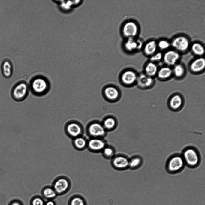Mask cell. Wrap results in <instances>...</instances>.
Segmentation results:
<instances>
[{"label": "cell", "mask_w": 205, "mask_h": 205, "mask_svg": "<svg viewBox=\"0 0 205 205\" xmlns=\"http://www.w3.org/2000/svg\"><path fill=\"white\" fill-rule=\"evenodd\" d=\"M190 46L191 52L194 55L201 56L204 54V47L201 43L198 42H194Z\"/></svg>", "instance_id": "cell-24"}, {"label": "cell", "mask_w": 205, "mask_h": 205, "mask_svg": "<svg viewBox=\"0 0 205 205\" xmlns=\"http://www.w3.org/2000/svg\"><path fill=\"white\" fill-rule=\"evenodd\" d=\"M157 46L161 50H165L168 49L170 46V43L167 40L161 39L157 43Z\"/></svg>", "instance_id": "cell-31"}, {"label": "cell", "mask_w": 205, "mask_h": 205, "mask_svg": "<svg viewBox=\"0 0 205 205\" xmlns=\"http://www.w3.org/2000/svg\"><path fill=\"white\" fill-rule=\"evenodd\" d=\"M88 140L82 135L73 139L72 143L74 147L78 151H82L87 148Z\"/></svg>", "instance_id": "cell-19"}, {"label": "cell", "mask_w": 205, "mask_h": 205, "mask_svg": "<svg viewBox=\"0 0 205 205\" xmlns=\"http://www.w3.org/2000/svg\"><path fill=\"white\" fill-rule=\"evenodd\" d=\"M135 38L127 39L124 44L125 50L129 52H133L141 48L142 46V42Z\"/></svg>", "instance_id": "cell-15"}, {"label": "cell", "mask_w": 205, "mask_h": 205, "mask_svg": "<svg viewBox=\"0 0 205 205\" xmlns=\"http://www.w3.org/2000/svg\"><path fill=\"white\" fill-rule=\"evenodd\" d=\"M64 130L66 134L73 139L82 135L83 128L81 124L75 120H70L65 124Z\"/></svg>", "instance_id": "cell-4"}, {"label": "cell", "mask_w": 205, "mask_h": 205, "mask_svg": "<svg viewBox=\"0 0 205 205\" xmlns=\"http://www.w3.org/2000/svg\"><path fill=\"white\" fill-rule=\"evenodd\" d=\"M157 43L154 40L147 41L143 47V52L147 56H151L156 52L158 49Z\"/></svg>", "instance_id": "cell-18"}, {"label": "cell", "mask_w": 205, "mask_h": 205, "mask_svg": "<svg viewBox=\"0 0 205 205\" xmlns=\"http://www.w3.org/2000/svg\"><path fill=\"white\" fill-rule=\"evenodd\" d=\"M102 124L107 132L114 130L116 127V122L115 119L112 117H110L104 119Z\"/></svg>", "instance_id": "cell-27"}, {"label": "cell", "mask_w": 205, "mask_h": 205, "mask_svg": "<svg viewBox=\"0 0 205 205\" xmlns=\"http://www.w3.org/2000/svg\"><path fill=\"white\" fill-rule=\"evenodd\" d=\"M86 131L90 138H104L107 135V132L102 124L97 122L90 124L87 128Z\"/></svg>", "instance_id": "cell-7"}, {"label": "cell", "mask_w": 205, "mask_h": 205, "mask_svg": "<svg viewBox=\"0 0 205 205\" xmlns=\"http://www.w3.org/2000/svg\"><path fill=\"white\" fill-rule=\"evenodd\" d=\"M138 76L134 71L127 70L124 71L122 75L121 79L124 84L130 85L137 81Z\"/></svg>", "instance_id": "cell-16"}, {"label": "cell", "mask_w": 205, "mask_h": 205, "mask_svg": "<svg viewBox=\"0 0 205 205\" xmlns=\"http://www.w3.org/2000/svg\"><path fill=\"white\" fill-rule=\"evenodd\" d=\"M107 144L104 138H89L88 140L87 148L92 152L100 153Z\"/></svg>", "instance_id": "cell-11"}, {"label": "cell", "mask_w": 205, "mask_h": 205, "mask_svg": "<svg viewBox=\"0 0 205 205\" xmlns=\"http://www.w3.org/2000/svg\"><path fill=\"white\" fill-rule=\"evenodd\" d=\"M69 205H86L84 200L79 196L71 197L69 202Z\"/></svg>", "instance_id": "cell-30"}, {"label": "cell", "mask_w": 205, "mask_h": 205, "mask_svg": "<svg viewBox=\"0 0 205 205\" xmlns=\"http://www.w3.org/2000/svg\"><path fill=\"white\" fill-rule=\"evenodd\" d=\"M1 68L2 74L4 77L8 78L12 76L13 67L10 60L8 59H4L1 63Z\"/></svg>", "instance_id": "cell-17"}, {"label": "cell", "mask_w": 205, "mask_h": 205, "mask_svg": "<svg viewBox=\"0 0 205 205\" xmlns=\"http://www.w3.org/2000/svg\"><path fill=\"white\" fill-rule=\"evenodd\" d=\"M172 71L173 74L177 78L183 77L185 73V68L181 64H176L174 65Z\"/></svg>", "instance_id": "cell-29"}, {"label": "cell", "mask_w": 205, "mask_h": 205, "mask_svg": "<svg viewBox=\"0 0 205 205\" xmlns=\"http://www.w3.org/2000/svg\"><path fill=\"white\" fill-rule=\"evenodd\" d=\"M30 92L29 83L24 80H20L16 82L13 86L11 95L15 101L20 102L25 100Z\"/></svg>", "instance_id": "cell-2"}, {"label": "cell", "mask_w": 205, "mask_h": 205, "mask_svg": "<svg viewBox=\"0 0 205 205\" xmlns=\"http://www.w3.org/2000/svg\"><path fill=\"white\" fill-rule=\"evenodd\" d=\"M102 155L106 159H111L116 155L115 150L111 145L107 144L101 152Z\"/></svg>", "instance_id": "cell-26"}, {"label": "cell", "mask_w": 205, "mask_h": 205, "mask_svg": "<svg viewBox=\"0 0 205 205\" xmlns=\"http://www.w3.org/2000/svg\"><path fill=\"white\" fill-rule=\"evenodd\" d=\"M158 71L157 65L155 63L150 61L146 63L144 68V73L152 78L157 75Z\"/></svg>", "instance_id": "cell-22"}, {"label": "cell", "mask_w": 205, "mask_h": 205, "mask_svg": "<svg viewBox=\"0 0 205 205\" xmlns=\"http://www.w3.org/2000/svg\"><path fill=\"white\" fill-rule=\"evenodd\" d=\"M170 43V46L174 50L179 53L186 52L190 46L189 38L185 36L182 35L175 37Z\"/></svg>", "instance_id": "cell-5"}, {"label": "cell", "mask_w": 205, "mask_h": 205, "mask_svg": "<svg viewBox=\"0 0 205 205\" xmlns=\"http://www.w3.org/2000/svg\"><path fill=\"white\" fill-rule=\"evenodd\" d=\"M182 157L185 163L189 167H194L197 166L200 157L197 151L192 147H188L183 152Z\"/></svg>", "instance_id": "cell-6"}, {"label": "cell", "mask_w": 205, "mask_h": 205, "mask_svg": "<svg viewBox=\"0 0 205 205\" xmlns=\"http://www.w3.org/2000/svg\"><path fill=\"white\" fill-rule=\"evenodd\" d=\"M183 104V98L178 94H175L172 96L169 101L170 107L174 110H176L180 108Z\"/></svg>", "instance_id": "cell-20"}, {"label": "cell", "mask_w": 205, "mask_h": 205, "mask_svg": "<svg viewBox=\"0 0 205 205\" xmlns=\"http://www.w3.org/2000/svg\"><path fill=\"white\" fill-rule=\"evenodd\" d=\"M30 203L31 205H44L45 203L41 197H35L32 198Z\"/></svg>", "instance_id": "cell-33"}, {"label": "cell", "mask_w": 205, "mask_h": 205, "mask_svg": "<svg viewBox=\"0 0 205 205\" xmlns=\"http://www.w3.org/2000/svg\"><path fill=\"white\" fill-rule=\"evenodd\" d=\"M205 68V60L203 57H199L193 60L190 65L191 71L194 73L202 71Z\"/></svg>", "instance_id": "cell-14"}, {"label": "cell", "mask_w": 205, "mask_h": 205, "mask_svg": "<svg viewBox=\"0 0 205 205\" xmlns=\"http://www.w3.org/2000/svg\"><path fill=\"white\" fill-rule=\"evenodd\" d=\"M29 84L32 94L37 97L46 95L50 91L51 88L50 80L47 77L42 74L36 75L32 77Z\"/></svg>", "instance_id": "cell-1"}, {"label": "cell", "mask_w": 205, "mask_h": 205, "mask_svg": "<svg viewBox=\"0 0 205 205\" xmlns=\"http://www.w3.org/2000/svg\"><path fill=\"white\" fill-rule=\"evenodd\" d=\"M10 205H22V204L18 201H15L11 203Z\"/></svg>", "instance_id": "cell-35"}, {"label": "cell", "mask_w": 205, "mask_h": 205, "mask_svg": "<svg viewBox=\"0 0 205 205\" xmlns=\"http://www.w3.org/2000/svg\"><path fill=\"white\" fill-rule=\"evenodd\" d=\"M129 159L128 157L123 155H115L111 159V164L117 170H125L128 168Z\"/></svg>", "instance_id": "cell-10"}, {"label": "cell", "mask_w": 205, "mask_h": 205, "mask_svg": "<svg viewBox=\"0 0 205 205\" xmlns=\"http://www.w3.org/2000/svg\"><path fill=\"white\" fill-rule=\"evenodd\" d=\"M173 74L172 69L169 66H166L158 69L157 75L159 79L164 80L169 79Z\"/></svg>", "instance_id": "cell-21"}, {"label": "cell", "mask_w": 205, "mask_h": 205, "mask_svg": "<svg viewBox=\"0 0 205 205\" xmlns=\"http://www.w3.org/2000/svg\"><path fill=\"white\" fill-rule=\"evenodd\" d=\"M163 54L161 52H157L150 57V61L154 63L160 61L163 59Z\"/></svg>", "instance_id": "cell-32"}, {"label": "cell", "mask_w": 205, "mask_h": 205, "mask_svg": "<svg viewBox=\"0 0 205 205\" xmlns=\"http://www.w3.org/2000/svg\"><path fill=\"white\" fill-rule=\"evenodd\" d=\"M44 205H56L55 202L52 200H49L45 203Z\"/></svg>", "instance_id": "cell-34"}, {"label": "cell", "mask_w": 205, "mask_h": 205, "mask_svg": "<svg viewBox=\"0 0 205 205\" xmlns=\"http://www.w3.org/2000/svg\"><path fill=\"white\" fill-rule=\"evenodd\" d=\"M180 57L179 53L174 50H170L167 51L163 54L162 59L167 66H174L177 64Z\"/></svg>", "instance_id": "cell-12"}, {"label": "cell", "mask_w": 205, "mask_h": 205, "mask_svg": "<svg viewBox=\"0 0 205 205\" xmlns=\"http://www.w3.org/2000/svg\"><path fill=\"white\" fill-rule=\"evenodd\" d=\"M184 164L182 156L179 155H174L171 157L168 161L167 168L170 173H176L183 168Z\"/></svg>", "instance_id": "cell-9"}, {"label": "cell", "mask_w": 205, "mask_h": 205, "mask_svg": "<svg viewBox=\"0 0 205 205\" xmlns=\"http://www.w3.org/2000/svg\"><path fill=\"white\" fill-rule=\"evenodd\" d=\"M104 94L107 98L110 100H113L118 98L119 92L117 89L115 87L109 86L104 89Z\"/></svg>", "instance_id": "cell-23"}, {"label": "cell", "mask_w": 205, "mask_h": 205, "mask_svg": "<svg viewBox=\"0 0 205 205\" xmlns=\"http://www.w3.org/2000/svg\"><path fill=\"white\" fill-rule=\"evenodd\" d=\"M71 183L70 179L65 176H59L53 181L52 187L57 195L64 194L70 189Z\"/></svg>", "instance_id": "cell-3"}, {"label": "cell", "mask_w": 205, "mask_h": 205, "mask_svg": "<svg viewBox=\"0 0 205 205\" xmlns=\"http://www.w3.org/2000/svg\"><path fill=\"white\" fill-rule=\"evenodd\" d=\"M41 193L44 198L52 200L56 197L57 195L52 186H46L42 189Z\"/></svg>", "instance_id": "cell-25"}, {"label": "cell", "mask_w": 205, "mask_h": 205, "mask_svg": "<svg viewBox=\"0 0 205 205\" xmlns=\"http://www.w3.org/2000/svg\"><path fill=\"white\" fill-rule=\"evenodd\" d=\"M142 163L141 158L138 156H135L129 158L128 168L135 170L140 167Z\"/></svg>", "instance_id": "cell-28"}, {"label": "cell", "mask_w": 205, "mask_h": 205, "mask_svg": "<svg viewBox=\"0 0 205 205\" xmlns=\"http://www.w3.org/2000/svg\"><path fill=\"white\" fill-rule=\"evenodd\" d=\"M139 31L137 23L133 20L126 22L123 25L122 32L123 36L126 38H135Z\"/></svg>", "instance_id": "cell-8"}, {"label": "cell", "mask_w": 205, "mask_h": 205, "mask_svg": "<svg viewBox=\"0 0 205 205\" xmlns=\"http://www.w3.org/2000/svg\"><path fill=\"white\" fill-rule=\"evenodd\" d=\"M136 82L138 86L142 89L149 88L154 83L153 78L144 73L140 74L138 76Z\"/></svg>", "instance_id": "cell-13"}]
</instances>
